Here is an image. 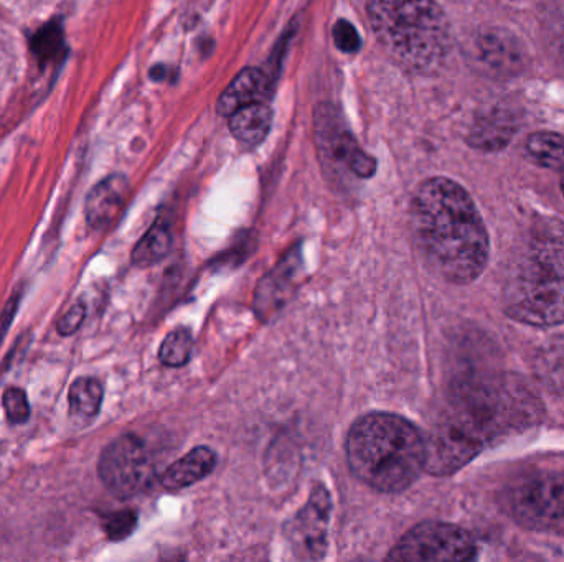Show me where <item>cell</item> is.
I'll list each match as a JSON object with an SVG mask.
<instances>
[{
  "mask_svg": "<svg viewBox=\"0 0 564 562\" xmlns=\"http://www.w3.org/2000/svg\"><path fill=\"white\" fill-rule=\"evenodd\" d=\"M536 419L535 401L513 383L474 381L459 386L424 436V470L436 477L456 474L490 442Z\"/></svg>",
  "mask_w": 564,
  "mask_h": 562,
  "instance_id": "6da1fadb",
  "label": "cell"
},
{
  "mask_svg": "<svg viewBox=\"0 0 564 562\" xmlns=\"http://www.w3.org/2000/svg\"><path fill=\"white\" fill-rule=\"evenodd\" d=\"M414 241L444 281L469 284L489 263V233L469 193L451 178L424 180L411 202Z\"/></svg>",
  "mask_w": 564,
  "mask_h": 562,
  "instance_id": "7a4b0ae2",
  "label": "cell"
},
{
  "mask_svg": "<svg viewBox=\"0 0 564 562\" xmlns=\"http://www.w3.org/2000/svg\"><path fill=\"white\" fill-rule=\"evenodd\" d=\"M512 319L535 327L564 322V223L540 218L513 253L503 287Z\"/></svg>",
  "mask_w": 564,
  "mask_h": 562,
  "instance_id": "3957f363",
  "label": "cell"
},
{
  "mask_svg": "<svg viewBox=\"0 0 564 562\" xmlns=\"http://www.w3.org/2000/svg\"><path fill=\"white\" fill-rule=\"evenodd\" d=\"M347 460L352 474L376 492L400 493L424 472V436L398 414L370 413L348 431Z\"/></svg>",
  "mask_w": 564,
  "mask_h": 562,
  "instance_id": "277c9868",
  "label": "cell"
},
{
  "mask_svg": "<svg viewBox=\"0 0 564 562\" xmlns=\"http://www.w3.org/2000/svg\"><path fill=\"white\" fill-rule=\"evenodd\" d=\"M368 20L381 48L414 73L441 68L451 50V30L436 0H368Z\"/></svg>",
  "mask_w": 564,
  "mask_h": 562,
  "instance_id": "5b68a950",
  "label": "cell"
},
{
  "mask_svg": "<svg viewBox=\"0 0 564 562\" xmlns=\"http://www.w3.org/2000/svg\"><path fill=\"white\" fill-rule=\"evenodd\" d=\"M503 506L527 530L564 536V474L546 472L518 480L503 495Z\"/></svg>",
  "mask_w": 564,
  "mask_h": 562,
  "instance_id": "8992f818",
  "label": "cell"
},
{
  "mask_svg": "<svg viewBox=\"0 0 564 562\" xmlns=\"http://www.w3.org/2000/svg\"><path fill=\"white\" fill-rule=\"evenodd\" d=\"M98 474L109 492L127 500L151 487L156 477V464L141 437L124 434L103 450Z\"/></svg>",
  "mask_w": 564,
  "mask_h": 562,
  "instance_id": "52a82bcc",
  "label": "cell"
},
{
  "mask_svg": "<svg viewBox=\"0 0 564 562\" xmlns=\"http://www.w3.org/2000/svg\"><path fill=\"white\" fill-rule=\"evenodd\" d=\"M386 558L400 562L470 561L475 558V544L459 526L424 521L409 530Z\"/></svg>",
  "mask_w": 564,
  "mask_h": 562,
  "instance_id": "ba28073f",
  "label": "cell"
},
{
  "mask_svg": "<svg viewBox=\"0 0 564 562\" xmlns=\"http://www.w3.org/2000/svg\"><path fill=\"white\" fill-rule=\"evenodd\" d=\"M330 495L324 487H317L311 500L297 513L287 530L294 553L302 559H320L327 549V526H329Z\"/></svg>",
  "mask_w": 564,
  "mask_h": 562,
  "instance_id": "9c48e42d",
  "label": "cell"
},
{
  "mask_svg": "<svg viewBox=\"0 0 564 562\" xmlns=\"http://www.w3.org/2000/svg\"><path fill=\"white\" fill-rule=\"evenodd\" d=\"M320 114L322 116L317 119V131L322 139V147L329 149L330 154L339 162H344L352 174L362 178L372 177L376 169L375 159L358 147L350 132L340 131L332 111L320 109Z\"/></svg>",
  "mask_w": 564,
  "mask_h": 562,
  "instance_id": "30bf717a",
  "label": "cell"
},
{
  "mask_svg": "<svg viewBox=\"0 0 564 562\" xmlns=\"http://www.w3.org/2000/svg\"><path fill=\"white\" fill-rule=\"evenodd\" d=\"M129 195V183L123 175H111L99 182L86 198V221L94 231H103L121 215Z\"/></svg>",
  "mask_w": 564,
  "mask_h": 562,
  "instance_id": "8fae6325",
  "label": "cell"
},
{
  "mask_svg": "<svg viewBox=\"0 0 564 562\" xmlns=\"http://www.w3.org/2000/svg\"><path fill=\"white\" fill-rule=\"evenodd\" d=\"M271 93V80L263 70L248 68L236 76L233 83L223 91L217 103V111L221 116L236 113L238 109L251 104L266 103Z\"/></svg>",
  "mask_w": 564,
  "mask_h": 562,
  "instance_id": "7c38bea8",
  "label": "cell"
},
{
  "mask_svg": "<svg viewBox=\"0 0 564 562\" xmlns=\"http://www.w3.org/2000/svg\"><path fill=\"white\" fill-rule=\"evenodd\" d=\"M215 465H217V455L212 449L195 447L182 459L175 460L174 464L169 465L160 477V482L170 492H179L208 477L215 469Z\"/></svg>",
  "mask_w": 564,
  "mask_h": 562,
  "instance_id": "4fadbf2b",
  "label": "cell"
},
{
  "mask_svg": "<svg viewBox=\"0 0 564 562\" xmlns=\"http://www.w3.org/2000/svg\"><path fill=\"white\" fill-rule=\"evenodd\" d=\"M479 48L482 60L492 70L513 75L523 68V48L512 33L500 29L487 30L480 37Z\"/></svg>",
  "mask_w": 564,
  "mask_h": 562,
  "instance_id": "5bb4252c",
  "label": "cell"
},
{
  "mask_svg": "<svg viewBox=\"0 0 564 562\" xmlns=\"http://www.w3.org/2000/svg\"><path fill=\"white\" fill-rule=\"evenodd\" d=\"M271 122L273 109L266 103H256L231 114L230 129L238 141L248 146H256L268 136Z\"/></svg>",
  "mask_w": 564,
  "mask_h": 562,
  "instance_id": "9a60e30c",
  "label": "cell"
},
{
  "mask_svg": "<svg viewBox=\"0 0 564 562\" xmlns=\"http://www.w3.org/2000/svg\"><path fill=\"white\" fill-rule=\"evenodd\" d=\"M172 249V233L164 221H157L132 251V264L151 267L167 258Z\"/></svg>",
  "mask_w": 564,
  "mask_h": 562,
  "instance_id": "2e32d148",
  "label": "cell"
},
{
  "mask_svg": "<svg viewBox=\"0 0 564 562\" xmlns=\"http://www.w3.org/2000/svg\"><path fill=\"white\" fill-rule=\"evenodd\" d=\"M103 386L94 378H78L68 393L71 416L81 421H91L98 416L103 404Z\"/></svg>",
  "mask_w": 564,
  "mask_h": 562,
  "instance_id": "e0dca14e",
  "label": "cell"
},
{
  "mask_svg": "<svg viewBox=\"0 0 564 562\" xmlns=\"http://www.w3.org/2000/svg\"><path fill=\"white\" fill-rule=\"evenodd\" d=\"M530 157L546 169H564V136L558 132H535L528 137Z\"/></svg>",
  "mask_w": 564,
  "mask_h": 562,
  "instance_id": "ac0fdd59",
  "label": "cell"
},
{
  "mask_svg": "<svg viewBox=\"0 0 564 562\" xmlns=\"http://www.w3.org/2000/svg\"><path fill=\"white\" fill-rule=\"evenodd\" d=\"M193 340L192 333L185 327L175 328L164 338V342L160 345L159 360L165 366L187 365L192 358Z\"/></svg>",
  "mask_w": 564,
  "mask_h": 562,
  "instance_id": "d6986e66",
  "label": "cell"
},
{
  "mask_svg": "<svg viewBox=\"0 0 564 562\" xmlns=\"http://www.w3.org/2000/svg\"><path fill=\"white\" fill-rule=\"evenodd\" d=\"M513 131L510 121H500L499 118H489L479 121L472 129L470 142L479 149H502L512 137Z\"/></svg>",
  "mask_w": 564,
  "mask_h": 562,
  "instance_id": "ffe728a7",
  "label": "cell"
},
{
  "mask_svg": "<svg viewBox=\"0 0 564 562\" xmlns=\"http://www.w3.org/2000/svg\"><path fill=\"white\" fill-rule=\"evenodd\" d=\"M33 52L42 63H48L63 55V32L58 25L43 27L33 38Z\"/></svg>",
  "mask_w": 564,
  "mask_h": 562,
  "instance_id": "44dd1931",
  "label": "cell"
},
{
  "mask_svg": "<svg viewBox=\"0 0 564 562\" xmlns=\"http://www.w3.org/2000/svg\"><path fill=\"white\" fill-rule=\"evenodd\" d=\"M5 416L12 424H24L29 421L30 404L24 389L9 388L2 398Z\"/></svg>",
  "mask_w": 564,
  "mask_h": 562,
  "instance_id": "7402d4cb",
  "label": "cell"
},
{
  "mask_svg": "<svg viewBox=\"0 0 564 562\" xmlns=\"http://www.w3.org/2000/svg\"><path fill=\"white\" fill-rule=\"evenodd\" d=\"M136 526V513L131 510H124L108 516V520L104 523V531L108 534L109 539L123 541L127 536H131L132 531L136 530Z\"/></svg>",
  "mask_w": 564,
  "mask_h": 562,
  "instance_id": "603a6c76",
  "label": "cell"
},
{
  "mask_svg": "<svg viewBox=\"0 0 564 562\" xmlns=\"http://www.w3.org/2000/svg\"><path fill=\"white\" fill-rule=\"evenodd\" d=\"M334 42L340 52L344 53H357L362 47L357 29L347 20H339L334 25Z\"/></svg>",
  "mask_w": 564,
  "mask_h": 562,
  "instance_id": "cb8c5ba5",
  "label": "cell"
},
{
  "mask_svg": "<svg viewBox=\"0 0 564 562\" xmlns=\"http://www.w3.org/2000/svg\"><path fill=\"white\" fill-rule=\"evenodd\" d=\"M86 317V309L83 304H76L71 307L65 315H63L60 322H58L57 330L63 337H70L73 333L81 327L83 320Z\"/></svg>",
  "mask_w": 564,
  "mask_h": 562,
  "instance_id": "d4e9b609",
  "label": "cell"
},
{
  "mask_svg": "<svg viewBox=\"0 0 564 562\" xmlns=\"http://www.w3.org/2000/svg\"><path fill=\"white\" fill-rule=\"evenodd\" d=\"M20 294H15L14 297H10L9 302L5 305L4 312L0 314V342L4 338L5 332L9 330V325L12 324L14 320L15 312H17V307H19Z\"/></svg>",
  "mask_w": 564,
  "mask_h": 562,
  "instance_id": "484cf974",
  "label": "cell"
},
{
  "mask_svg": "<svg viewBox=\"0 0 564 562\" xmlns=\"http://www.w3.org/2000/svg\"><path fill=\"white\" fill-rule=\"evenodd\" d=\"M561 188H563L564 193V169L561 170Z\"/></svg>",
  "mask_w": 564,
  "mask_h": 562,
  "instance_id": "4316f807",
  "label": "cell"
}]
</instances>
